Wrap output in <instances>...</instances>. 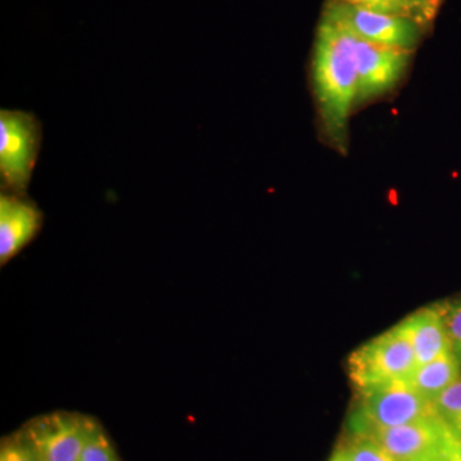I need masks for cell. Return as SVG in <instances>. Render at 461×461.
Instances as JSON below:
<instances>
[{"label":"cell","instance_id":"cell-1","mask_svg":"<svg viewBox=\"0 0 461 461\" xmlns=\"http://www.w3.org/2000/svg\"><path fill=\"white\" fill-rule=\"evenodd\" d=\"M312 84L324 141L346 154L357 93L353 33L323 14L315 32Z\"/></svg>","mask_w":461,"mask_h":461},{"label":"cell","instance_id":"cell-2","mask_svg":"<svg viewBox=\"0 0 461 461\" xmlns=\"http://www.w3.org/2000/svg\"><path fill=\"white\" fill-rule=\"evenodd\" d=\"M359 393V402L348 421L355 436L368 437L436 415L433 402L424 399L409 379L387 382Z\"/></svg>","mask_w":461,"mask_h":461},{"label":"cell","instance_id":"cell-3","mask_svg":"<svg viewBox=\"0 0 461 461\" xmlns=\"http://www.w3.org/2000/svg\"><path fill=\"white\" fill-rule=\"evenodd\" d=\"M42 141L41 121L30 112L0 111V184L3 193L27 195Z\"/></svg>","mask_w":461,"mask_h":461},{"label":"cell","instance_id":"cell-4","mask_svg":"<svg viewBox=\"0 0 461 461\" xmlns=\"http://www.w3.org/2000/svg\"><path fill=\"white\" fill-rule=\"evenodd\" d=\"M417 366L414 350L402 324L366 342L348 360V375L359 391L409 379Z\"/></svg>","mask_w":461,"mask_h":461},{"label":"cell","instance_id":"cell-5","mask_svg":"<svg viewBox=\"0 0 461 461\" xmlns=\"http://www.w3.org/2000/svg\"><path fill=\"white\" fill-rule=\"evenodd\" d=\"M323 16L336 21L363 41L412 53L429 32V27L411 17L381 14L330 0L324 5Z\"/></svg>","mask_w":461,"mask_h":461},{"label":"cell","instance_id":"cell-6","mask_svg":"<svg viewBox=\"0 0 461 461\" xmlns=\"http://www.w3.org/2000/svg\"><path fill=\"white\" fill-rule=\"evenodd\" d=\"M93 418L53 411L27 421L23 429L41 461H80Z\"/></svg>","mask_w":461,"mask_h":461},{"label":"cell","instance_id":"cell-7","mask_svg":"<svg viewBox=\"0 0 461 461\" xmlns=\"http://www.w3.org/2000/svg\"><path fill=\"white\" fill-rule=\"evenodd\" d=\"M353 42L357 71V105H363L395 89L414 53L378 47L354 33Z\"/></svg>","mask_w":461,"mask_h":461},{"label":"cell","instance_id":"cell-8","mask_svg":"<svg viewBox=\"0 0 461 461\" xmlns=\"http://www.w3.org/2000/svg\"><path fill=\"white\" fill-rule=\"evenodd\" d=\"M368 437L395 461H429L456 438L437 415Z\"/></svg>","mask_w":461,"mask_h":461},{"label":"cell","instance_id":"cell-9","mask_svg":"<svg viewBox=\"0 0 461 461\" xmlns=\"http://www.w3.org/2000/svg\"><path fill=\"white\" fill-rule=\"evenodd\" d=\"M44 214L27 195H0V266L5 267L36 239Z\"/></svg>","mask_w":461,"mask_h":461},{"label":"cell","instance_id":"cell-10","mask_svg":"<svg viewBox=\"0 0 461 461\" xmlns=\"http://www.w3.org/2000/svg\"><path fill=\"white\" fill-rule=\"evenodd\" d=\"M400 324L411 341L418 366L432 362L439 355L451 350L441 306L420 309Z\"/></svg>","mask_w":461,"mask_h":461},{"label":"cell","instance_id":"cell-11","mask_svg":"<svg viewBox=\"0 0 461 461\" xmlns=\"http://www.w3.org/2000/svg\"><path fill=\"white\" fill-rule=\"evenodd\" d=\"M459 375L460 360L453 350H448L432 362L418 366L409 377V382L424 399L433 402L448 387L453 386Z\"/></svg>","mask_w":461,"mask_h":461},{"label":"cell","instance_id":"cell-12","mask_svg":"<svg viewBox=\"0 0 461 461\" xmlns=\"http://www.w3.org/2000/svg\"><path fill=\"white\" fill-rule=\"evenodd\" d=\"M437 417L461 441V379L433 402Z\"/></svg>","mask_w":461,"mask_h":461},{"label":"cell","instance_id":"cell-13","mask_svg":"<svg viewBox=\"0 0 461 461\" xmlns=\"http://www.w3.org/2000/svg\"><path fill=\"white\" fill-rule=\"evenodd\" d=\"M80 461H121L105 430L93 420Z\"/></svg>","mask_w":461,"mask_h":461},{"label":"cell","instance_id":"cell-14","mask_svg":"<svg viewBox=\"0 0 461 461\" xmlns=\"http://www.w3.org/2000/svg\"><path fill=\"white\" fill-rule=\"evenodd\" d=\"M0 461H41V459L25 430L21 429L2 439Z\"/></svg>","mask_w":461,"mask_h":461},{"label":"cell","instance_id":"cell-15","mask_svg":"<svg viewBox=\"0 0 461 461\" xmlns=\"http://www.w3.org/2000/svg\"><path fill=\"white\" fill-rule=\"evenodd\" d=\"M341 453L346 461H395L369 437L355 436L354 441L342 448Z\"/></svg>","mask_w":461,"mask_h":461},{"label":"cell","instance_id":"cell-16","mask_svg":"<svg viewBox=\"0 0 461 461\" xmlns=\"http://www.w3.org/2000/svg\"><path fill=\"white\" fill-rule=\"evenodd\" d=\"M330 2L344 3V5L371 9V11L381 12V14L414 18L408 0H330Z\"/></svg>","mask_w":461,"mask_h":461},{"label":"cell","instance_id":"cell-17","mask_svg":"<svg viewBox=\"0 0 461 461\" xmlns=\"http://www.w3.org/2000/svg\"><path fill=\"white\" fill-rule=\"evenodd\" d=\"M444 313L451 350L461 363V300L444 308Z\"/></svg>","mask_w":461,"mask_h":461},{"label":"cell","instance_id":"cell-18","mask_svg":"<svg viewBox=\"0 0 461 461\" xmlns=\"http://www.w3.org/2000/svg\"><path fill=\"white\" fill-rule=\"evenodd\" d=\"M442 0H408L414 20L420 21L424 26L430 27L437 16Z\"/></svg>","mask_w":461,"mask_h":461},{"label":"cell","instance_id":"cell-19","mask_svg":"<svg viewBox=\"0 0 461 461\" xmlns=\"http://www.w3.org/2000/svg\"><path fill=\"white\" fill-rule=\"evenodd\" d=\"M429 461H461L460 441L455 438L451 444L446 446L444 450L439 451L436 456Z\"/></svg>","mask_w":461,"mask_h":461},{"label":"cell","instance_id":"cell-20","mask_svg":"<svg viewBox=\"0 0 461 461\" xmlns=\"http://www.w3.org/2000/svg\"><path fill=\"white\" fill-rule=\"evenodd\" d=\"M330 461H346L344 455H342L341 450H339L338 453L333 455L332 459Z\"/></svg>","mask_w":461,"mask_h":461},{"label":"cell","instance_id":"cell-21","mask_svg":"<svg viewBox=\"0 0 461 461\" xmlns=\"http://www.w3.org/2000/svg\"><path fill=\"white\" fill-rule=\"evenodd\" d=\"M460 447H461V441H460Z\"/></svg>","mask_w":461,"mask_h":461}]
</instances>
